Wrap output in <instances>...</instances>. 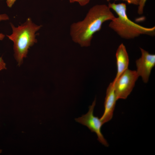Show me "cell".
I'll return each mask as SVG.
<instances>
[{
	"instance_id": "6da1fadb",
	"label": "cell",
	"mask_w": 155,
	"mask_h": 155,
	"mask_svg": "<svg viewBox=\"0 0 155 155\" xmlns=\"http://www.w3.org/2000/svg\"><path fill=\"white\" fill-rule=\"evenodd\" d=\"M115 17L108 5L97 4L93 6L83 20L71 25L70 34L73 40L82 47L89 46L93 35L100 30L103 23Z\"/></svg>"
},
{
	"instance_id": "7a4b0ae2",
	"label": "cell",
	"mask_w": 155,
	"mask_h": 155,
	"mask_svg": "<svg viewBox=\"0 0 155 155\" xmlns=\"http://www.w3.org/2000/svg\"><path fill=\"white\" fill-rule=\"evenodd\" d=\"M108 6L118 16L117 17H115L111 21L109 27L121 38L129 39L142 34L151 36L155 35V26L145 27L135 23L129 18L125 3H109Z\"/></svg>"
},
{
	"instance_id": "3957f363",
	"label": "cell",
	"mask_w": 155,
	"mask_h": 155,
	"mask_svg": "<svg viewBox=\"0 0 155 155\" xmlns=\"http://www.w3.org/2000/svg\"><path fill=\"white\" fill-rule=\"evenodd\" d=\"M12 34L7 35L13 42L14 56L18 66L21 65L24 58H26L28 49L37 42L36 32L42 26L34 23L30 18L18 27H15L11 23Z\"/></svg>"
},
{
	"instance_id": "277c9868",
	"label": "cell",
	"mask_w": 155,
	"mask_h": 155,
	"mask_svg": "<svg viewBox=\"0 0 155 155\" xmlns=\"http://www.w3.org/2000/svg\"><path fill=\"white\" fill-rule=\"evenodd\" d=\"M139 77L136 71L127 69L116 81L112 82L117 100L127 98Z\"/></svg>"
},
{
	"instance_id": "5b68a950",
	"label": "cell",
	"mask_w": 155,
	"mask_h": 155,
	"mask_svg": "<svg viewBox=\"0 0 155 155\" xmlns=\"http://www.w3.org/2000/svg\"><path fill=\"white\" fill-rule=\"evenodd\" d=\"M96 103L95 98L92 105L89 106L87 113L80 117L75 119V120L76 122L86 126L91 132H95L97 136L98 141L104 146L107 147L108 144L101 132V127L103 124L100 119L95 116L93 114Z\"/></svg>"
},
{
	"instance_id": "8992f818",
	"label": "cell",
	"mask_w": 155,
	"mask_h": 155,
	"mask_svg": "<svg viewBox=\"0 0 155 155\" xmlns=\"http://www.w3.org/2000/svg\"><path fill=\"white\" fill-rule=\"evenodd\" d=\"M141 56L135 61L136 72L145 83L148 82L153 68L155 65V55L140 48Z\"/></svg>"
},
{
	"instance_id": "52a82bcc",
	"label": "cell",
	"mask_w": 155,
	"mask_h": 155,
	"mask_svg": "<svg viewBox=\"0 0 155 155\" xmlns=\"http://www.w3.org/2000/svg\"><path fill=\"white\" fill-rule=\"evenodd\" d=\"M117 100L112 82L108 86L106 91L104 102V111L100 119L103 124L109 121L112 118Z\"/></svg>"
},
{
	"instance_id": "ba28073f",
	"label": "cell",
	"mask_w": 155,
	"mask_h": 155,
	"mask_svg": "<svg viewBox=\"0 0 155 155\" xmlns=\"http://www.w3.org/2000/svg\"><path fill=\"white\" fill-rule=\"evenodd\" d=\"M117 73L113 81H116L126 70L128 69L129 65V56L125 47L123 43L118 47L116 53Z\"/></svg>"
},
{
	"instance_id": "9c48e42d",
	"label": "cell",
	"mask_w": 155,
	"mask_h": 155,
	"mask_svg": "<svg viewBox=\"0 0 155 155\" xmlns=\"http://www.w3.org/2000/svg\"><path fill=\"white\" fill-rule=\"evenodd\" d=\"M147 0H139V5L137 13L140 15L142 14L143 12V9L146 1Z\"/></svg>"
},
{
	"instance_id": "30bf717a",
	"label": "cell",
	"mask_w": 155,
	"mask_h": 155,
	"mask_svg": "<svg viewBox=\"0 0 155 155\" xmlns=\"http://www.w3.org/2000/svg\"><path fill=\"white\" fill-rule=\"evenodd\" d=\"M70 3L78 2L81 6H85L89 2L90 0H69Z\"/></svg>"
},
{
	"instance_id": "8fae6325",
	"label": "cell",
	"mask_w": 155,
	"mask_h": 155,
	"mask_svg": "<svg viewBox=\"0 0 155 155\" xmlns=\"http://www.w3.org/2000/svg\"><path fill=\"white\" fill-rule=\"evenodd\" d=\"M7 69L6 64L1 57H0V71Z\"/></svg>"
},
{
	"instance_id": "7c38bea8",
	"label": "cell",
	"mask_w": 155,
	"mask_h": 155,
	"mask_svg": "<svg viewBox=\"0 0 155 155\" xmlns=\"http://www.w3.org/2000/svg\"><path fill=\"white\" fill-rule=\"evenodd\" d=\"M112 0H106L107 1H109ZM115 1L119 0H113ZM127 2L128 4H132L134 5H138L139 0H121Z\"/></svg>"
},
{
	"instance_id": "4fadbf2b",
	"label": "cell",
	"mask_w": 155,
	"mask_h": 155,
	"mask_svg": "<svg viewBox=\"0 0 155 155\" xmlns=\"http://www.w3.org/2000/svg\"><path fill=\"white\" fill-rule=\"evenodd\" d=\"M9 19V17L7 14L4 13L0 14V21L3 20H8Z\"/></svg>"
},
{
	"instance_id": "5bb4252c",
	"label": "cell",
	"mask_w": 155,
	"mask_h": 155,
	"mask_svg": "<svg viewBox=\"0 0 155 155\" xmlns=\"http://www.w3.org/2000/svg\"><path fill=\"white\" fill-rule=\"evenodd\" d=\"M7 5L8 7L11 8L16 0H6Z\"/></svg>"
},
{
	"instance_id": "9a60e30c",
	"label": "cell",
	"mask_w": 155,
	"mask_h": 155,
	"mask_svg": "<svg viewBox=\"0 0 155 155\" xmlns=\"http://www.w3.org/2000/svg\"><path fill=\"white\" fill-rule=\"evenodd\" d=\"M5 35L4 34L2 33H0V40H2L4 38Z\"/></svg>"
}]
</instances>
